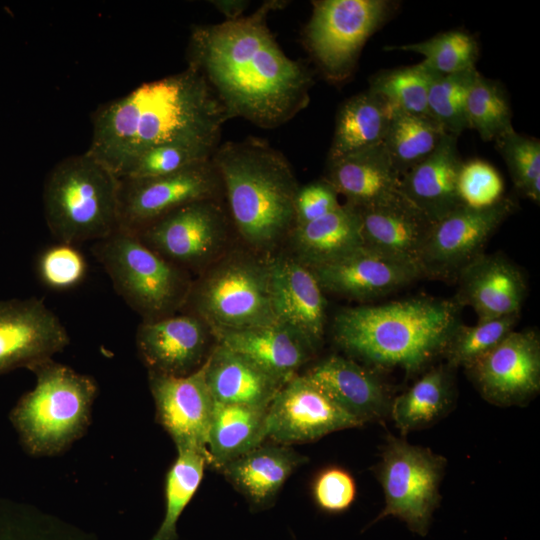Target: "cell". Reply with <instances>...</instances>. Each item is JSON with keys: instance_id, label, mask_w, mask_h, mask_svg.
Listing matches in <instances>:
<instances>
[{"instance_id": "1", "label": "cell", "mask_w": 540, "mask_h": 540, "mask_svg": "<svg viewBox=\"0 0 540 540\" xmlns=\"http://www.w3.org/2000/svg\"><path fill=\"white\" fill-rule=\"evenodd\" d=\"M268 1L254 13L192 29L189 66L205 78L230 117L263 127H278L309 102L312 74L289 58L267 26Z\"/></svg>"}, {"instance_id": "2", "label": "cell", "mask_w": 540, "mask_h": 540, "mask_svg": "<svg viewBox=\"0 0 540 540\" xmlns=\"http://www.w3.org/2000/svg\"><path fill=\"white\" fill-rule=\"evenodd\" d=\"M230 118L201 73L188 66L99 107L86 152L118 177L129 160L159 144L187 141L217 148Z\"/></svg>"}, {"instance_id": "3", "label": "cell", "mask_w": 540, "mask_h": 540, "mask_svg": "<svg viewBox=\"0 0 540 540\" xmlns=\"http://www.w3.org/2000/svg\"><path fill=\"white\" fill-rule=\"evenodd\" d=\"M461 308L454 298L434 297L344 308L334 318L333 335L351 356L411 373L443 355Z\"/></svg>"}, {"instance_id": "4", "label": "cell", "mask_w": 540, "mask_h": 540, "mask_svg": "<svg viewBox=\"0 0 540 540\" xmlns=\"http://www.w3.org/2000/svg\"><path fill=\"white\" fill-rule=\"evenodd\" d=\"M212 163L229 217L253 251L269 252L290 236L299 185L280 151L255 138L226 142L216 148Z\"/></svg>"}, {"instance_id": "5", "label": "cell", "mask_w": 540, "mask_h": 540, "mask_svg": "<svg viewBox=\"0 0 540 540\" xmlns=\"http://www.w3.org/2000/svg\"><path fill=\"white\" fill-rule=\"evenodd\" d=\"M29 370L36 384L12 409L11 422L28 454H60L87 431L97 384L91 376L52 358Z\"/></svg>"}, {"instance_id": "6", "label": "cell", "mask_w": 540, "mask_h": 540, "mask_svg": "<svg viewBox=\"0 0 540 540\" xmlns=\"http://www.w3.org/2000/svg\"><path fill=\"white\" fill-rule=\"evenodd\" d=\"M121 180L89 153L65 158L43 187L47 226L58 242L102 240L119 228Z\"/></svg>"}, {"instance_id": "7", "label": "cell", "mask_w": 540, "mask_h": 540, "mask_svg": "<svg viewBox=\"0 0 540 540\" xmlns=\"http://www.w3.org/2000/svg\"><path fill=\"white\" fill-rule=\"evenodd\" d=\"M185 307L214 335L276 323L269 260L242 251L222 255L192 283Z\"/></svg>"}, {"instance_id": "8", "label": "cell", "mask_w": 540, "mask_h": 540, "mask_svg": "<svg viewBox=\"0 0 540 540\" xmlns=\"http://www.w3.org/2000/svg\"><path fill=\"white\" fill-rule=\"evenodd\" d=\"M117 294L143 321L182 309L192 282L186 270L163 258L130 231L117 229L91 247Z\"/></svg>"}, {"instance_id": "9", "label": "cell", "mask_w": 540, "mask_h": 540, "mask_svg": "<svg viewBox=\"0 0 540 540\" xmlns=\"http://www.w3.org/2000/svg\"><path fill=\"white\" fill-rule=\"evenodd\" d=\"M445 465L446 460L431 450L391 436L378 467L385 507L376 520L394 516L425 536L439 504Z\"/></svg>"}, {"instance_id": "10", "label": "cell", "mask_w": 540, "mask_h": 540, "mask_svg": "<svg viewBox=\"0 0 540 540\" xmlns=\"http://www.w3.org/2000/svg\"><path fill=\"white\" fill-rule=\"evenodd\" d=\"M391 3L384 0L313 1L305 41L324 72L342 79L350 73L367 39L384 23Z\"/></svg>"}, {"instance_id": "11", "label": "cell", "mask_w": 540, "mask_h": 540, "mask_svg": "<svg viewBox=\"0 0 540 540\" xmlns=\"http://www.w3.org/2000/svg\"><path fill=\"white\" fill-rule=\"evenodd\" d=\"M229 220L215 199L177 208L135 234L152 250L184 270H204L222 255Z\"/></svg>"}, {"instance_id": "12", "label": "cell", "mask_w": 540, "mask_h": 540, "mask_svg": "<svg viewBox=\"0 0 540 540\" xmlns=\"http://www.w3.org/2000/svg\"><path fill=\"white\" fill-rule=\"evenodd\" d=\"M514 208L515 202L503 197L483 208L462 205L434 222L419 258L423 277L456 279L484 253L486 243Z\"/></svg>"}, {"instance_id": "13", "label": "cell", "mask_w": 540, "mask_h": 540, "mask_svg": "<svg viewBox=\"0 0 540 540\" xmlns=\"http://www.w3.org/2000/svg\"><path fill=\"white\" fill-rule=\"evenodd\" d=\"M119 229L133 233L167 213L222 192L212 159L175 173L144 179H120Z\"/></svg>"}, {"instance_id": "14", "label": "cell", "mask_w": 540, "mask_h": 540, "mask_svg": "<svg viewBox=\"0 0 540 540\" xmlns=\"http://www.w3.org/2000/svg\"><path fill=\"white\" fill-rule=\"evenodd\" d=\"M362 424L305 375H295L268 406L266 435L281 444L304 443Z\"/></svg>"}, {"instance_id": "15", "label": "cell", "mask_w": 540, "mask_h": 540, "mask_svg": "<svg viewBox=\"0 0 540 540\" xmlns=\"http://www.w3.org/2000/svg\"><path fill=\"white\" fill-rule=\"evenodd\" d=\"M69 342L65 326L43 300L0 301V375L50 359Z\"/></svg>"}, {"instance_id": "16", "label": "cell", "mask_w": 540, "mask_h": 540, "mask_svg": "<svg viewBox=\"0 0 540 540\" xmlns=\"http://www.w3.org/2000/svg\"><path fill=\"white\" fill-rule=\"evenodd\" d=\"M466 369L488 401L519 404L540 389L539 335L532 329L513 330Z\"/></svg>"}, {"instance_id": "17", "label": "cell", "mask_w": 540, "mask_h": 540, "mask_svg": "<svg viewBox=\"0 0 540 540\" xmlns=\"http://www.w3.org/2000/svg\"><path fill=\"white\" fill-rule=\"evenodd\" d=\"M156 419L170 435L176 449L190 448L209 458L207 442L214 400L205 377V361L184 376L149 373Z\"/></svg>"}, {"instance_id": "18", "label": "cell", "mask_w": 540, "mask_h": 540, "mask_svg": "<svg viewBox=\"0 0 540 540\" xmlns=\"http://www.w3.org/2000/svg\"><path fill=\"white\" fill-rule=\"evenodd\" d=\"M211 333L196 315L174 314L142 321L136 332V346L149 373L184 376L206 360Z\"/></svg>"}, {"instance_id": "19", "label": "cell", "mask_w": 540, "mask_h": 540, "mask_svg": "<svg viewBox=\"0 0 540 540\" xmlns=\"http://www.w3.org/2000/svg\"><path fill=\"white\" fill-rule=\"evenodd\" d=\"M271 297L277 323L300 334L316 350L326 319V299L312 270L295 256L269 259Z\"/></svg>"}, {"instance_id": "20", "label": "cell", "mask_w": 540, "mask_h": 540, "mask_svg": "<svg viewBox=\"0 0 540 540\" xmlns=\"http://www.w3.org/2000/svg\"><path fill=\"white\" fill-rule=\"evenodd\" d=\"M353 208L358 215L363 247L419 268L420 254L433 221L400 191L377 203Z\"/></svg>"}, {"instance_id": "21", "label": "cell", "mask_w": 540, "mask_h": 540, "mask_svg": "<svg viewBox=\"0 0 540 540\" xmlns=\"http://www.w3.org/2000/svg\"><path fill=\"white\" fill-rule=\"evenodd\" d=\"M309 268L324 292L360 300L384 296L423 277L415 265L363 246L341 258Z\"/></svg>"}, {"instance_id": "22", "label": "cell", "mask_w": 540, "mask_h": 540, "mask_svg": "<svg viewBox=\"0 0 540 540\" xmlns=\"http://www.w3.org/2000/svg\"><path fill=\"white\" fill-rule=\"evenodd\" d=\"M455 301L470 306L478 322L518 315L527 295V284L520 268L500 253L481 254L456 277Z\"/></svg>"}, {"instance_id": "23", "label": "cell", "mask_w": 540, "mask_h": 540, "mask_svg": "<svg viewBox=\"0 0 540 540\" xmlns=\"http://www.w3.org/2000/svg\"><path fill=\"white\" fill-rule=\"evenodd\" d=\"M462 163L457 136L446 134L431 155L400 178L399 191L436 222L464 205L458 191Z\"/></svg>"}, {"instance_id": "24", "label": "cell", "mask_w": 540, "mask_h": 540, "mask_svg": "<svg viewBox=\"0 0 540 540\" xmlns=\"http://www.w3.org/2000/svg\"><path fill=\"white\" fill-rule=\"evenodd\" d=\"M304 375L361 423L380 418L388 411L384 386L372 372L354 360L333 355Z\"/></svg>"}, {"instance_id": "25", "label": "cell", "mask_w": 540, "mask_h": 540, "mask_svg": "<svg viewBox=\"0 0 540 540\" xmlns=\"http://www.w3.org/2000/svg\"><path fill=\"white\" fill-rule=\"evenodd\" d=\"M346 198L347 205L363 207L399 192L400 176L382 143L327 161L324 178Z\"/></svg>"}, {"instance_id": "26", "label": "cell", "mask_w": 540, "mask_h": 540, "mask_svg": "<svg viewBox=\"0 0 540 540\" xmlns=\"http://www.w3.org/2000/svg\"><path fill=\"white\" fill-rule=\"evenodd\" d=\"M215 336L219 344L249 358L283 384L315 351L300 334L277 322Z\"/></svg>"}, {"instance_id": "27", "label": "cell", "mask_w": 540, "mask_h": 540, "mask_svg": "<svg viewBox=\"0 0 540 540\" xmlns=\"http://www.w3.org/2000/svg\"><path fill=\"white\" fill-rule=\"evenodd\" d=\"M214 402L268 408L284 385L242 354L217 344L205 360Z\"/></svg>"}, {"instance_id": "28", "label": "cell", "mask_w": 540, "mask_h": 540, "mask_svg": "<svg viewBox=\"0 0 540 540\" xmlns=\"http://www.w3.org/2000/svg\"><path fill=\"white\" fill-rule=\"evenodd\" d=\"M304 457L286 446H259L221 471L255 506L269 504Z\"/></svg>"}, {"instance_id": "29", "label": "cell", "mask_w": 540, "mask_h": 540, "mask_svg": "<svg viewBox=\"0 0 540 540\" xmlns=\"http://www.w3.org/2000/svg\"><path fill=\"white\" fill-rule=\"evenodd\" d=\"M289 237L294 256L308 267L336 260L362 247L358 215L347 204L295 226Z\"/></svg>"}, {"instance_id": "30", "label": "cell", "mask_w": 540, "mask_h": 540, "mask_svg": "<svg viewBox=\"0 0 540 540\" xmlns=\"http://www.w3.org/2000/svg\"><path fill=\"white\" fill-rule=\"evenodd\" d=\"M267 409L214 402L207 442L210 465L221 470L261 446L267 438Z\"/></svg>"}, {"instance_id": "31", "label": "cell", "mask_w": 540, "mask_h": 540, "mask_svg": "<svg viewBox=\"0 0 540 540\" xmlns=\"http://www.w3.org/2000/svg\"><path fill=\"white\" fill-rule=\"evenodd\" d=\"M394 109L370 91L354 95L339 108L328 161L383 142Z\"/></svg>"}, {"instance_id": "32", "label": "cell", "mask_w": 540, "mask_h": 540, "mask_svg": "<svg viewBox=\"0 0 540 540\" xmlns=\"http://www.w3.org/2000/svg\"><path fill=\"white\" fill-rule=\"evenodd\" d=\"M446 134L430 116L394 109L383 144L401 178L431 155Z\"/></svg>"}, {"instance_id": "33", "label": "cell", "mask_w": 540, "mask_h": 540, "mask_svg": "<svg viewBox=\"0 0 540 540\" xmlns=\"http://www.w3.org/2000/svg\"><path fill=\"white\" fill-rule=\"evenodd\" d=\"M451 399V379L444 367L430 370L391 404V415L402 433L437 419Z\"/></svg>"}, {"instance_id": "34", "label": "cell", "mask_w": 540, "mask_h": 540, "mask_svg": "<svg viewBox=\"0 0 540 540\" xmlns=\"http://www.w3.org/2000/svg\"><path fill=\"white\" fill-rule=\"evenodd\" d=\"M209 458L202 452L177 449V457L166 474L165 515L152 540H175L177 522L197 491Z\"/></svg>"}, {"instance_id": "35", "label": "cell", "mask_w": 540, "mask_h": 540, "mask_svg": "<svg viewBox=\"0 0 540 540\" xmlns=\"http://www.w3.org/2000/svg\"><path fill=\"white\" fill-rule=\"evenodd\" d=\"M216 148L207 144L174 141L148 148L129 160L119 179H144L163 176L209 161Z\"/></svg>"}, {"instance_id": "36", "label": "cell", "mask_w": 540, "mask_h": 540, "mask_svg": "<svg viewBox=\"0 0 540 540\" xmlns=\"http://www.w3.org/2000/svg\"><path fill=\"white\" fill-rule=\"evenodd\" d=\"M437 74L423 62L382 71L370 79L369 90L383 97L395 110L429 116L428 93Z\"/></svg>"}, {"instance_id": "37", "label": "cell", "mask_w": 540, "mask_h": 540, "mask_svg": "<svg viewBox=\"0 0 540 540\" xmlns=\"http://www.w3.org/2000/svg\"><path fill=\"white\" fill-rule=\"evenodd\" d=\"M465 111L468 128L476 130L484 141L496 140L514 129L504 88L479 72L468 91Z\"/></svg>"}, {"instance_id": "38", "label": "cell", "mask_w": 540, "mask_h": 540, "mask_svg": "<svg viewBox=\"0 0 540 540\" xmlns=\"http://www.w3.org/2000/svg\"><path fill=\"white\" fill-rule=\"evenodd\" d=\"M385 50L418 53L424 57L422 62L440 75L475 68L479 55L476 39L462 30L443 32L417 43L387 46Z\"/></svg>"}, {"instance_id": "39", "label": "cell", "mask_w": 540, "mask_h": 540, "mask_svg": "<svg viewBox=\"0 0 540 540\" xmlns=\"http://www.w3.org/2000/svg\"><path fill=\"white\" fill-rule=\"evenodd\" d=\"M477 74L476 68H472L434 77L428 93V114L447 134L458 137L468 129L466 98Z\"/></svg>"}, {"instance_id": "40", "label": "cell", "mask_w": 540, "mask_h": 540, "mask_svg": "<svg viewBox=\"0 0 540 540\" xmlns=\"http://www.w3.org/2000/svg\"><path fill=\"white\" fill-rule=\"evenodd\" d=\"M518 319V315H513L477 322L472 326L460 323L443 353L448 367H469L513 331Z\"/></svg>"}, {"instance_id": "41", "label": "cell", "mask_w": 540, "mask_h": 540, "mask_svg": "<svg viewBox=\"0 0 540 540\" xmlns=\"http://www.w3.org/2000/svg\"><path fill=\"white\" fill-rule=\"evenodd\" d=\"M516 189L528 199L540 201V141L514 129L496 139Z\"/></svg>"}, {"instance_id": "42", "label": "cell", "mask_w": 540, "mask_h": 540, "mask_svg": "<svg viewBox=\"0 0 540 540\" xmlns=\"http://www.w3.org/2000/svg\"><path fill=\"white\" fill-rule=\"evenodd\" d=\"M36 271L44 286L56 291H66L84 281L88 264L76 245L57 242L39 254Z\"/></svg>"}, {"instance_id": "43", "label": "cell", "mask_w": 540, "mask_h": 540, "mask_svg": "<svg viewBox=\"0 0 540 540\" xmlns=\"http://www.w3.org/2000/svg\"><path fill=\"white\" fill-rule=\"evenodd\" d=\"M458 191L464 205L483 208L495 204L504 197V183L491 164L474 159L462 163L458 177Z\"/></svg>"}, {"instance_id": "44", "label": "cell", "mask_w": 540, "mask_h": 540, "mask_svg": "<svg viewBox=\"0 0 540 540\" xmlns=\"http://www.w3.org/2000/svg\"><path fill=\"white\" fill-rule=\"evenodd\" d=\"M314 498L317 505L327 512H342L350 507L356 495L352 476L339 468L322 471L314 482Z\"/></svg>"}, {"instance_id": "45", "label": "cell", "mask_w": 540, "mask_h": 540, "mask_svg": "<svg viewBox=\"0 0 540 540\" xmlns=\"http://www.w3.org/2000/svg\"><path fill=\"white\" fill-rule=\"evenodd\" d=\"M340 205L337 192L325 179L299 187L295 199V226L316 220Z\"/></svg>"}, {"instance_id": "46", "label": "cell", "mask_w": 540, "mask_h": 540, "mask_svg": "<svg viewBox=\"0 0 540 540\" xmlns=\"http://www.w3.org/2000/svg\"><path fill=\"white\" fill-rule=\"evenodd\" d=\"M211 2L225 16L226 20L241 17L249 5V2L245 0H215Z\"/></svg>"}]
</instances>
